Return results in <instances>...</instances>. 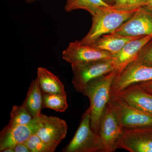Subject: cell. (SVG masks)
<instances>
[{"instance_id": "obj_1", "label": "cell", "mask_w": 152, "mask_h": 152, "mask_svg": "<svg viewBox=\"0 0 152 152\" xmlns=\"http://www.w3.org/2000/svg\"><path fill=\"white\" fill-rule=\"evenodd\" d=\"M117 74L114 70L110 73L90 83L82 94L90 101L91 126L95 133L99 134L102 115L111 97L112 83Z\"/></svg>"}, {"instance_id": "obj_2", "label": "cell", "mask_w": 152, "mask_h": 152, "mask_svg": "<svg viewBox=\"0 0 152 152\" xmlns=\"http://www.w3.org/2000/svg\"><path fill=\"white\" fill-rule=\"evenodd\" d=\"M137 10H119L112 9L111 7L98 9L92 16V23L89 31L80 41L82 43L91 45L101 36L113 33Z\"/></svg>"}, {"instance_id": "obj_3", "label": "cell", "mask_w": 152, "mask_h": 152, "mask_svg": "<svg viewBox=\"0 0 152 152\" xmlns=\"http://www.w3.org/2000/svg\"><path fill=\"white\" fill-rule=\"evenodd\" d=\"M64 152H104L99 135L92 129L90 111L87 109L83 114L75 136L62 150Z\"/></svg>"}, {"instance_id": "obj_4", "label": "cell", "mask_w": 152, "mask_h": 152, "mask_svg": "<svg viewBox=\"0 0 152 152\" xmlns=\"http://www.w3.org/2000/svg\"><path fill=\"white\" fill-rule=\"evenodd\" d=\"M71 66L73 74L72 83L76 91L82 93L91 82L113 71L115 64L112 58Z\"/></svg>"}, {"instance_id": "obj_5", "label": "cell", "mask_w": 152, "mask_h": 152, "mask_svg": "<svg viewBox=\"0 0 152 152\" xmlns=\"http://www.w3.org/2000/svg\"><path fill=\"white\" fill-rule=\"evenodd\" d=\"M122 130L115 106L110 99L102 115L99 133L104 152L115 151L117 141Z\"/></svg>"}, {"instance_id": "obj_6", "label": "cell", "mask_w": 152, "mask_h": 152, "mask_svg": "<svg viewBox=\"0 0 152 152\" xmlns=\"http://www.w3.org/2000/svg\"><path fill=\"white\" fill-rule=\"evenodd\" d=\"M62 57L71 66L113 58V55L108 52L99 50L91 45L82 43L78 40L71 42L63 50Z\"/></svg>"}, {"instance_id": "obj_7", "label": "cell", "mask_w": 152, "mask_h": 152, "mask_svg": "<svg viewBox=\"0 0 152 152\" xmlns=\"http://www.w3.org/2000/svg\"><path fill=\"white\" fill-rule=\"evenodd\" d=\"M152 80V67L134 61L117 74L111 86V96L136 84Z\"/></svg>"}, {"instance_id": "obj_8", "label": "cell", "mask_w": 152, "mask_h": 152, "mask_svg": "<svg viewBox=\"0 0 152 152\" xmlns=\"http://www.w3.org/2000/svg\"><path fill=\"white\" fill-rule=\"evenodd\" d=\"M116 147L130 152H152V127L123 129Z\"/></svg>"}, {"instance_id": "obj_9", "label": "cell", "mask_w": 152, "mask_h": 152, "mask_svg": "<svg viewBox=\"0 0 152 152\" xmlns=\"http://www.w3.org/2000/svg\"><path fill=\"white\" fill-rule=\"evenodd\" d=\"M110 99L123 129L152 127V114L128 104L116 95H111Z\"/></svg>"}, {"instance_id": "obj_10", "label": "cell", "mask_w": 152, "mask_h": 152, "mask_svg": "<svg viewBox=\"0 0 152 152\" xmlns=\"http://www.w3.org/2000/svg\"><path fill=\"white\" fill-rule=\"evenodd\" d=\"M67 129V125L64 120L41 114L39 127L36 134L55 151L66 137Z\"/></svg>"}, {"instance_id": "obj_11", "label": "cell", "mask_w": 152, "mask_h": 152, "mask_svg": "<svg viewBox=\"0 0 152 152\" xmlns=\"http://www.w3.org/2000/svg\"><path fill=\"white\" fill-rule=\"evenodd\" d=\"M114 34L127 37L152 36V11L142 7Z\"/></svg>"}, {"instance_id": "obj_12", "label": "cell", "mask_w": 152, "mask_h": 152, "mask_svg": "<svg viewBox=\"0 0 152 152\" xmlns=\"http://www.w3.org/2000/svg\"><path fill=\"white\" fill-rule=\"evenodd\" d=\"M39 124V117L34 118L26 124L10 128L5 127L0 136V152L13 148L18 144L25 142L33 134H36Z\"/></svg>"}, {"instance_id": "obj_13", "label": "cell", "mask_w": 152, "mask_h": 152, "mask_svg": "<svg viewBox=\"0 0 152 152\" xmlns=\"http://www.w3.org/2000/svg\"><path fill=\"white\" fill-rule=\"evenodd\" d=\"M152 38V36L140 37L128 42L121 50L113 56L115 64V70L117 74L122 70L130 63L136 61L142 47Z\"/></svg>"}, {"instance_id": "obj_14", "label": "cell", "mask_w": 152, "mask_h": 152, "mask_svg": "<svg viewBox=\"0 0 152 152\" xmlns=\"http://www.w3.org/2000/svg\"><path fill=\"white\" fill-rule=\"evenodd\" d=\"M113 95L128 104L152 114V94L147 92L137 85H132Z\"/></svg>"}, {"instance_id": "obj_15", "label": "cell", "mask_w": 152, "mask_h": 152, "mask_svg": "<svg viewBox=\"0 0 152 152\" xmlns=\"http://www.w3.org/2000/svg\"><path fill=\"white\" fill-rule=\"evenodd\" d=\"M141 37L142 36L127 37L111 33L101 36L91 45L114 56L119 52L128 42Z\"/></svg>"}, {"instance_id": "obj_16", "label": "cell", "mask_w": 152, "mask_h": 152, "mask_svg": "<svg viewBox=\"0 0 152 152\" xmlns=\"http://www.w3.org/2000/svg\"><path fill=\"white\" fill-rule=\"evenodd\" d=\"M37 78L42 94H66L62 82L46 68H38Z\"/></svg>"}, {"instance_id": "obj_17", "label": "cell", "mask_w": 152, "mask_h": 152, "mask_svg": "<svg viewBox=\"0 0 152 152\" xmlns=\"http://www.w3.org/2000/svg\"><path fill=\"white\" fill-rule=\"evenodd\" d=\"M23 103L33 118L40 116L43 108V95L37 78L31 83L26 97Z\"/></svg>"}, {"instance_id": "obj_18", "label": "cell", "mask_w": 152, "mask_h": 152, "mask_svg": "<svg viewBox=\"0 0 152 152\" xmlns=\"http://www.w3.org/2000/svg\"><path fill=\"white\" fill-rule=\"evenodd\" d=\"M64 10L66 12H71L76 10L86 11L92 16L101 7H110L104 0H65Z\"/></svg>"}, {"instance_id": "obj_19", "label": "cell", "mask_w": 152, "mask_h": 152, "mask_svg": "<svg viewBox=\"0 0 152 152\" xmlns=\"http://www.w3.org/2000/svg\"><path fill=\"white\" fill-rule=\"evenodd\" d=\"M43 108L63 113L68 107L66 94H42Z\"/></svg>"}, {"instance_id": "obj_20", "label": "cell", "mask_w": 152, "mask_h": 152, "mask_svg": "<svg viewBox=\"0 0 152 152\" xmlns=\"http://www.w3.org/2000/svg\"><path fill=\"white\" fill-rule=\"evenodd\" d=\"M33 119L31 115L23 103L20 106H13L10 113V120L6 128H10L18 125L29 123Z\"/></svg>"}, {"instance_id": "obj_21", "label": "cell", "mask_w": 152, "mask_h": 152, "mask_svg": "<svg viewBox=\"0 0 152 152\" xmlns=\"http://www.w3.org/2000/svg\"><path fill=\"white\" fill-rule=\"evenodd\" d=\"M148 2V0H116L111 7L119 10L134 11L146 7Z\"/></svg>"}, {"instance_id": "obj_22", "label": "cell", "mask_w": 152, "mask_h": 152, "mask_svg": "<svg viewBox=\"0 0 152 152\" xmlns=\"http://www.w3.org/2000/svg\"><path fill=\"white\" fill-rule=\"evenodd\" d=\"M31 152H53L54 151L36 134H33L25 142Z\"/></svg>"}, {"instance_id": "obj_23", "label": "cell", "mask_w": 152, "mask_h": 152, "mask_svg": "<svg viewBox=\"0 0 152 152\" xmlns=\"http://www.w3.org/2000/svg\"><path fill=\"white\" fill-rule=\"evenodd\" d=\"M136 61L144 65L152 67V38L142 47Z\"/></svg>"}, {"instance_id": "obj_24", "label": "cell", "mask_w": 152, "mask_h": 152, "mask_svg": "<svg viewBox=\"0 0 152 152\" xmlns=\"http://www.w3.org/2000/svg\"><path fill=\"white\" fill-rule=\"evenodd\" d=\"M136 85L147 92L152 94V80L136 84Z\"/></svg>"}, {"instance_id": "obj_25", "label": "cell", "mask_w": 152, "mask_h": 152, "mask_svg": "<svg viewBox=\"0 0 152 152\" xmlns=\"http://www.w3.org/2000/svg\"><path fill=\"white\" fill-rule=\"evenodd\" d=\"M14 152H31L25 142L18 144L13 148Z\"/></svg>"}, {"instance_id": "obj_26", "label": "cell", "mask_w": 152, "mask_h": 152, "mask_svg": "<svg viewBox=\"0 0 152 152\" xmlns=\"http://www.w3.org/2000/svg\"><path fill=\"white\" fill-rule=\"evenodd\" d=\"M146 7L152 11V0H148V4Z\"/></svg>"}, {"instance_id": "obj_27", "label": "cell", "mask_w": 152, "mask_h": 152, "mask_svg": "<svg viewBox=\"0 0 152 152\" xmlns=\"http://www.w3.org/2000/svg\"><path fill=\"white\" fill-rule=\"evenodd\" d=\"M107 4L110 5L112 6L115 1L116 0H104Z\"/></svg>"}, {"instance_id": "obj_28", "label": "cell", "mask_w": 152, "mask_h": 152, "mask_svg": "<svg viewBox=\"0 0 152 152\" xmlns=\"http://www.w3.org/2000/svg\"><path fill=\"white\" fill-rule=\"evenodd\" d=\"M37 0H25V1L28 4H32L36 2Z\"/></svg>"}]
</instances>
